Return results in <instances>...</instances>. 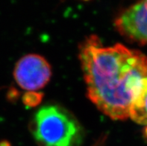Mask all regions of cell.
I'll return each instance as SVG.
<instances>
[{"label": "cell", "mask_w": 147, "mask_h": 146, "mask_svg": "<svg viewBox=\"0 0 147 146\" xmlns=\"http://www.w3.org/2000/svg\"><path fill=\"white\" fill-rule=\"evenodd\" d=\"M79 58L90 101L113 119L128 118L147 78V56L122 44L103 46L96 36H91L82 43Z\"/></svg>", "instance_id": "cell-1"}, {"label": "cell", "mask_w": 147, "mask_h": 146, "mask_svg": "<svg viewBox=\"0 0 147 146\" xmlns=\"http://www.w3.org/2000/svg\"><path fill=\"white\" fill-rule=\"evenodd\" d=\"M32 132L40 146H79L83 129L68 110L55 104L43 106L36 112Z\"/></svg>", "instance_id": "cell-2"}, {"label": "cell", "mask_w": 147, "mask_h": 146, "mask_svg": "<svg viewBox=\"0 0 147 146\" xmlns=\"http://www.w3.org/2000/svg\"><path fill=\"white\" fill-rule=\"evenodd\" d=\"M51 75L52 69L47 60L34 54L22 57L13 70L17 84L32 93L43 88L49 81Z\"/></svg>", "instance_id": "cell-3"}, {"label": "cell", "mask_w": 147, "mask_h": 146, "mask_svg": "<svg viewBox=\"0 0 147 146\" xmlns=\"http://www.w3.org/2000/svg\"><path fill=\"white\" fill-rule=\"evenodd\" d=\"M115 26L122 35L140 44H147V1L140 2L119 14Z\"/></svg>", "instance_id": "cell-4"}, {"label": "cell", "mask_w": 147, "mask_h": 146, "mask_svg": "<svg viewBox=\"0 0 147 146\" xmlns=\"http://www.w3.org/2000/svg\"><path fill=\"white\" fill-rule=\"evenodd\" d=\"M129 116L138 124L147 126V78H144L129 110Z\"/></svg>", "instance_id": "cell-5"}, {"label": "cell", "mask_w": 147, "mask_h": 146, "mask_svg": "<svg viewBox=\"0 0 147 146\" xmlns=\"http://www.w3.org/2000/svg\"><path fill=\"white\" fill-rule=\"evenodd\" d=\"M0 146H11V144H10L7 141H2V142H0Z\"/></svg>", "instance_id": "cell-6"}, {"label": "cell", "mask_w": 147, "mask_h": 146, "mask_svg": "<svg viewBox=\"0 0 147 146\" xmlns=\"http://www.w3.org/2000/svg\"><path fill=\"white\" fill-rule=\"evenodd\" d=\"M146 131H145V133H146V137H147V128H146V130H145Z\"/></svg>", "instance_id": "cell-7"}]
</instances>
